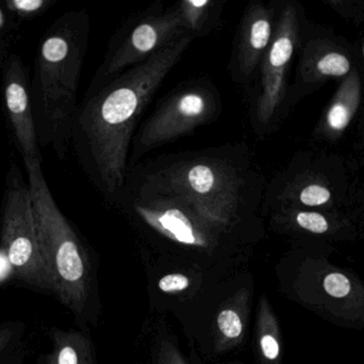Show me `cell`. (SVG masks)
Masks as SVG:
<instances>
[{
    "label": "cell",
    "instance_id": "cell-3",
    "mask_svg": "<svg viewBox=\"0 0 364 364\" xmlns=\"http://www.w3.org/2000/svg\"><path fill=\"white\" fill-rule=\"evenodd\" d=\"M87 10H70L48 26L38 44L30 96L38 143L63 160L72 147L77 93L90 38Z\"/></svg>",
    "mask_w": 364,
    "mask_h": 364
},
{
    "label": "cell",
    "instance_id": "cell-8",
    "mask_svg": "<svg viewBox=\"0 0 364 364\" xmlns=\"http://www.w3.org/2000/svg\"><path fill=\"white\" fill-rule=\"evenodd\" d=\"M299 34V14L294 4H289L278 17L273 40L259 68L260 89L252 115L258 132H265L275 121L286 98L287 78Z\"/></svg>",
    "mask_w": 364,
    "mask_h": 364
},
{
    "label": "cell",
    "instance_id": "cell-11",
    "mask_svg": "<svg viewBox=\"0 0 364 364\" xmlns=\"http://www.w3.org/2000/svg\"><path fill=\"white\" fill-rule=\"evenodd\" d=\"M225 6V0H181L174 4L186 32L194 40L216 29Z\"/></svg>",
    "mask_w": 364,
    "mask_h": 364
},
{
    "label": "cell",
    "instance_id": "cell-7",
    "mask_svg": "<svg viewBox=\"0 0 364 364\" xmlns=\"http://www.w3.org/2000/svg\"><path fill=\"white\" fill-rule=\"evenodd\" d=\"M222 108L218 88L207 79L184 83L164 98L134 135L132 162L215 121Z\"/></svg>",
    "mask_w": 364,
    "mask_h": 364
},
{
    "label": "cell",
    "instance_id": "cell-6",
    "mask_svg": "<svg viewBox=\"0 0 364 364\" xmlns=\"http://www.w3.org/2000/svg\"><path fill=\"white\" fill-rule=\"evenodd\" d=\"M0 241L17 279L32 288L50 292L38 246L29 183L14 162L9 166L4 182Z\"/></svg>",
    "mask_w": 364,
    "mask_h": 364
},
{
    "label": "cell",
    "instance_id": "cell-15",
    "mask_svg": "<svg viewBox=\"0 0 364 364\" xmlns=\"http://www.w3.org/2000/svg\"><path fill=\"white\" fill-rule=\"evenodd\" d=\"M282 217L290 218L299 228L314 234H323L329 229L326 218L316 212L297 211V209H282L276 212Z\"/></svg>",
    "mask_w": 364,
    "mask_h": 364
},
{
    "label": "cell",
    "instance_id": "cell-1",
    "mask_svg": "<svg viewBox=\"0 0 364 364\" xmlns=\"http://www.w3.org/2000/svg\"><path fill=\"white\" fill-rule=\"evenodd\" d=\"M192 36H184L98 88H87L73 123L72 147L79 165L108 203L126 183L128 156L139 120Z\"/></svg>",
    "mask_w": 364,
    "mask_h": 364
},
{
    "label": "cell",
    "instance_id": "cell-16",
    "mask_svg": "<svg viewBox=\"0 0 364 364\" xmlns=\"http://www.w3.org/2000/svg\"><path fill=\"white\" fill-rule=\"evenodd\" d=\"M53 0H9L4 2L6 11L23 19H34L53 6Z\"/></svg>",
    "mask_w": 364,
    "mask_h": 364
},
{
    "label": "cell",
    "instance_id": "cell-14",
    "mask_svg": "<svg viewBox=\"0 0 364 364\" xmlns=\"http://www.w3.org/2000/svg\"><path fill=\"white\" fill-rule=\"evenodd\" d=\"M350 72V62L346 55L329 51L320 58L308 56L301 62V80L311 83L318 77H343Z\"/></svg>",
    "mask_w": 364,
    "mask_h": 364
},
{
    "label": "cell",
    "instance_id": "cell-4",
    "mask_svg": "<svg viewBox=\"0 0 364 364\" xmlns=\"http://www.w3.org/2000/svg\"><path fill=\"white\" fill-rule=\"evenodd\" d=\"M43 265L50 292L76 316L87 309L92 288L89 252L72 222L62 213L43 172L42 162H23Z\"/></svg>",
    "mask_w": 364,
    "mask_h": 364
},
{
    "label": "cell",
    "instance_id": "cell-23",
    "mask_svg": "<svg viewBox=\"0 0 364 364\" xmlns=\"http://www.w3.org/2000/svg\"><path fill=\"white\" fill-rule=\"evenodd\" d=\"M179 364H182V363H179Z\"/></svg>",
    "mask_w": 364,
    "mask_h": 364
},
{
    "label": "cell",
    "instance_id": "cell-12",
    "mask_svg": "<svg viewBox=\"0 0 364 364\" xmlns=\"http://www.w3.org/2000/svg\"><path fill=\"white\" fill-rule=\"evenodd\" d=\"M360 102V79L357 73H352L342 83L335 100L331 103L326 115L329 130L340 134L352 121Z\"/></svg>",
    "mask_w": 364,
    "mask_h": 364
},
{
    "label": "cell",
    "instance_id": "cell-5",
    "mask_svg": "<svg viewBox=\"0 0 364 364\" xmlns=\"http://www.w3.org/2000/svg\"><path fill=\"white\" fill-rule=\"evenodd\" d=\"M184 36H190L174 4L155 2L129 17L113 34L89 88L109 83Z\"/></svg>",
    "mask_w": 364,
    "mask_h": 364
},
{
    "label": "cell",
    "instance_id": "cell-9",
    "mask_svg": "<svg viewBox=\"0 0 364 364\" xmlns=\"http://www.w3.org/2000/svg\"><path fill=\"white\" fill-rule=\"evenodd\" d=\"M2 90L11 136L23 162H43L32 110L29 72L18 55L11 53L4 60Z\"/></svg>",
    "mask_w": 364,
    "mask_h": 364
},
{
    "label": "cell",
    "instance_id": "cell-21",
    "mask_svg": "<svg viewBox=\"0 0 364 364\" xmlns=\"http://www.w3.org/2000/svg\"><path fill=\"white\" fill-rule=\"evenodd\" d=\"M18 329L16 324L6 323V324L0 325V354H2L12 343L13 340L16 337Z\"/></svg>",
    "mask_w": 364,
    "mask_h": 364
},
{
    "label": "cell",
    "instance_id": "cell-13",
    "mask_svg": "<svg viewBox=\"0 0 364 364\" xmlns=\"http://www.w3.org/2000/svg\"><path fill=\"white\" fill-rule=\"evenodd\" d=\"M53 352L48 364H93V355L89 340L79 333L53 331Z\"/></svg>",
    "mask_w": 364,
    "mask_h": 364
},
{
    "label": "cell",
    "instance_id": "cell-22",
    "mask_svg": "<svg viewBox=\"0 0 364 364\" xmlns=\"http://www.w3.org/2000/svg\"><path fill=\"white\" fill-rule=\"evenodd\" d=\"M363 55H364V47H363Z\"/></svg>",
    "mask_w": 364,
    "mask_h": 364
},
{
    "label": "cell",
    "instance_id": "cell-10",
    "mask_svg": "<svg viewBox=\"0 0 364 364\" xmlns=\"http://www.w3.org/2000/svg\"><path fill=\"white\" fill-rule=\"evenodd\" d=\"M275 10L262 1L246 6L235 38L230 61L233 80L250 85L260 68L261 62L275 33Z\"/></svg>",
    "mask_w": 364,
    "mask_h": 364
},
{
    "label": "cell",
    "instance_id": "cell-17",
    "mask_svg": "<svg viewBox=\"0 0 364 364\" xmlns=\"http://www.w3.org/2000/svg\"><path fill=\"white\" fill-rule=\"evenodd\" d=\"M218 327L224 337L229 340H237L243 333V322L241 316L233 309H225L218 316Z\"/></svg>",
    "mask_w": 364,
    "mask_h": 364
},
{
    "label": "cell",
    "instance_id": "cell-2",
    "mask_svg": "<svg viewBox=\"0 0 364 364\" xmlns=\"http://www.w3.org/2000/svg\"><path fill=\"white\" fill-rule=\"evenodd\" d=\"M134 187L176 197L231 228L255 219L265 183L245 142L162 155L128 170Z\"/></svg>",
    "mask_w": 364,
    "mask_h": 364
},
{
    "label": "cell",
    "instance_id": "cell-19",
    "mask_svg": "<svg viewBox=\"0 0 364 364\" xmlns=\"http://www.w3.org/2000/svg\"><path fill=\"white\" fill-rule=\"evenodd\" d=\"M190 286V279L182 274H170L164 276L158 282V288L164 293L175 294L182 292Z\"/></svg>",
    "mask_w": 364,
    "mask_h": 364
},
{
    "label": "cell",
    "instance_id": "cell-18",
    "mask_svg": "<svg viewBox=\"0 0 364 364\" xmlns=\"http://www.w3.org/2000/svg\"><path fill=\"white\" fill-rule=\"evenodd\" d=\"M324 288L327 294L335 298H343L350 293V281L346 276L339 273L331 274L324 280Z\"/></svg>",
    "mask_w": 364,
    "mask_h": 364
},
{
    "label": "cell",
    "instance_id": "cell-20",
    "mask_svg": "<svg viewBox=\"0 0 364 364\" xmlns=\"http://www.w3.org/2000/svg\"><path fill=\"white\" fill-rule=\"evenodd\" d=\"M260 348L267 360L275 361L279 357V342L272 333H264L261 335Z\"/></svg>",
    "mask_w": 364,
    "mask_h": 364
}]
</instances>
